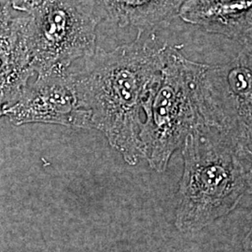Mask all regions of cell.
<instances>
[{"instance_id": "cell-1", "label": "cell", "mask_w": 252, "mask_h": 252, "mask_svg": "<svg viewBox=\"0 0 252 252\" xmlns=\"http://www.w3.org/2000/svg\"><path fill=\"white\" fill-rule=\"evenodd\" d=\"M143 33L111 51L97 48L81 69L71 71L83 129L102 132L130 165L142 158L143 108L160 76L167 47Z\"/></svg>"}, {"instance_id": "cell-2", "label": "cell", "mask_w": 252, "mask_h": 252, "mask_svg": "<svg viewBox=\"0 0 252 252\" xmlns=\"http://www.w3.org/2000/svg\"><path fill=\"white\" fill-rule=\"evenodd\" d=\"M252 144L201 125L183 142L175 225L195 233L229 215L252 189Z\"/></svg>"}, {"instance_id": "cell-3", "label": "cell", "mask_w": 252, "mask_h": 252, "mask_svg": "<svg viewBox=\"0 0 252 252\" xmlns=\"http://www.w3.org/2000/svg\"><path fill=\"white\" fill-rule=\"evenodd\" d=\"M203 66L186 58L180 46L166 47L160 76L145 103L140 132L142 158L155 171H165L186 136L204 125L197 92Z\"/></svg>"}, {"instance_id": "cell-4", "label": "cell", "mask_w": 252, "mask_h": 252, "mask_svg": "<svg viewBox=\"0 0 252 252\" xmlns=\"http://www.w3.org/2000/svg\"><path fill=\"white\" fill-rule=\"evenodd\" d=\"M29 14L27 45L36 77L67 72L95 53L100 21L85 0H45Z\"/></svg>"}, {"instance_id": "cell-5", "label": "cell", "mask_w": 252, "mask_h": 252, "mask_svg": "<svg viewBox=\"0 0 252 252\" xmlns=\"http://www.w3.org/2000/svg\"><path fill=\"white\" fill-rule=\"evenodd\" d=\"M197 92L205 126L252 144V46L228 63H204Z\"/></svg>"}, {"instance_id": "cell-6", "label": "cell", "mask_w": 252, "mask_h": 252, "mask_svg": "<svg viewBox=\"0 0 252 252\" xmlns=\"http://www.w3.org/2000/svg\"><path fill=\"white\" fill-rule=\"evenodd\" d=\"M10 123L50 124L83 129L71 71L36 77L27 84L19 99L4 108Z\"/></svg>"}, {"instance_id": "cell-7", "label": "cell", "mask_w": 252, "mask_h": 252, "mask_svg": "<svg viewBox=\"0 0 252 252\" xmlns=\"http://www.w3.org/2000/svg\"><path fill=\"white\" fill-rule=\"evenodd\" d=\"M179 16L207 33L252 46V0H184Z\"/></svg>"}, {"instance_id": "cell-8", "label": "cell", "mask_w": 252, "mask_h": 252, "mask_svg": "<svg viewBox=\"0 0 252 252\" xmlns=\"http://www.w3.org/2000/svg\"><path fill=\"white\" fill-rule=\"evenodd\" d=\"M100 22L145 32L168 27L184 0H85Z\"/></svg>"}, {"instance_id": "cell-9", "label": "cell", "mask_w": 252, "mask_h": 252, "mask_svg": "<svg viewBox=\"0 0 252 252\" xmlns=\"http://www.w3.org/2000/svg\"><path fill=\"white\" fill-rule=\"evenodd\" d=\"M28 13L18 15L9 35L0 38V108L14 104L35 76L27 45Z\"/></svg>"}, {"instance_id": "cell-10", "label": "cell", "mask_w": 252, "mask_h": 252, "mask_svg": "<svg viewBox=\"0 0 252 252\" xmlns=\"http://www.w3.org/2000/svg\"><path fill=\"white\" fill-rule=\"evenodd\" d=\"M9 0H0V38L9 35L15 26L18 15L12 14Z\"/></svg>"}, {"instance_id": "cell-11", "label": "cell", "mask_w": 252, "mask_h": 252, "mask_svg": "<svg viewBox=\"0 0 252 252\" xmlns=\"http://www.w3.org/2000/svg\"><path fill=\"white\" fill-rule=\"evenodd\" d=\"M44 1L45 0H9L11 8L22 13L31 12Z\"/></svg>"}, {"instance_id": "cell-12", "label": "cell", "mask_w": 252, "mask_h": 252, "mask_svg": "<svg viewBox=\"0 0 252 252\" xmlns=\"http://www.w3.org/2000/svg\"><path fill=\"white\" fill-rule=\"evenodd\" d=\"M5 116V112H4V109L3 108H0V119Z\"/></svg>"}]
</instances>
